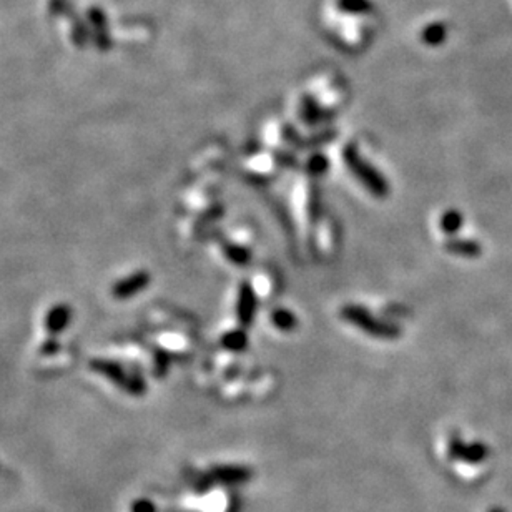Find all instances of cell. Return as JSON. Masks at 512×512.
I'll list each match as a JSON object with an SVG mask.
<instances>
[{
    "label": "cell",
    "instance_id": "1",
    "mask_svg": "<svg viewBox=\"0 0 512 512\" xmlns=\"http://www.w3.org/2000/svg\"><path fill=\"white\" fill-rule=\"evenodd\" d=\"M150 275L146 271H137L133 275L127 276V278L117 281L115 287L112 288V295L117 300H128V298L135 296L137 293L144 291L148 287Z\"/></svg>",
    "mask_w": 512,
    "mask_h": 512
},
{
    "label": "cell",
    "instance_id": "2",
    "mask_svg": "<svg viewBox=\"0 0 512 512\" xmlns=\"http://www.w3.org/2000/svg\"><path fill=\"white\" fill-rule=\"evenodd\" d=\"M70 320H72V308L69 305H53L47 316H45V330L52 336H57V334L64 333L67 330V326L70 325Z\"/></svg>",
    "mask_w": 512,
    "mask_h": 512
},
{
    "label": "cell",
    "instance_id": "3",
    "mask_svg": "<svg viewBox=\"0 0 512 512\" xmlns=\"http://www.w3.org/2000/svg\"><path fill=\"white\" fill-rule=\"evenodd\" d=\"M90 368L94 369V371L100 373V375H103L107 379H110L112 383L120 386V388H128L130 376L125 373V369L121 368L119 363H115V361L92 359Z\"/></svg>",
    "mask_w": 512,
    "mask_h": 512
},
{
    "label": "cell",
    "instance_id": "4",
    "mask_svg": "<svg viewBox=\"0 0 512 512\" xmlns=\"http://www.w3.org/2000/svg\"><path fill=\"white\" fill-rule=\"evenodd\" d=\"M456 449H452V454L468 463H479L488 456V447L482 444H472V446H463V444H454Z\"/></svg>",
    "mask_w": 512,
    "mask_h": 512
},
{
    "label": "cell",
    "instance_id": "5",
    "mask_svg": "<svg viewBox=\"0 0 512 512\" xmlns=\"http://www.w3.org/2000/svg\"><path fill=\"white\" fill-rule=\"evenodd\" d=\"M446 35H447L446 25L441 22H436V24L427 25L425 31H423L421 37L427 45H439L441 42L446 40Z\"/></svg>",
    "mask_w": 512,
    "mask_h": 512
},
{
    "label": "cell",
    "instance_id": "6",
    "mask_svg": "<svg viewBox=\"0 0 512 512\" xmlns=\"http://www.w3.org/2000/svg\"><path fill=\"white\" fill-rule=\"evenodd\" d=\"M338 6L341 10L351 12V14H366L371 10L369 0H338Z\"/></svg>",
    "mask_w": 512,
    "mask_h": 512
},
{
    "label": "cell",
    "instance_id": "7",
    "mask_svg": "<svg viewBox=\"0 0 512 512\" xmlns=\"http://www.w3.org/2000/svg\"><path fill=\"white\" fill-rule=\"evenodd\" d=\"M58 348H60V344L53 341V339H49V341L42 346V355H52V352H56Z\"/></svg>",
    "mask_w": 512,
    "mask_h": 512
},
{
    "label": "cell",
    "instance_id": "8",
    "mask_svg": "<svg viewBox=\"0 0 512 512\" xmlns=\"http://www.w3.org/2000/svg\"><path fill=\"white\" fill-rule=\"evenodd\" d=\"M490 512H504V511H501V509H499V507H494V509L490 511Z\"/></svg>",
    "mask_w": 512,
    "mask_h": 512
}]
</instances>
